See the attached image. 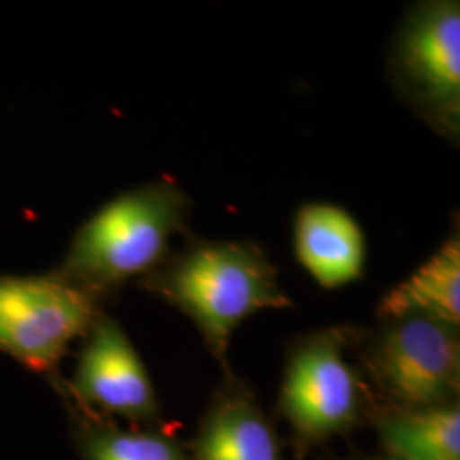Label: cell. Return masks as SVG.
Masks as SVG:
<instances>
[{"mask_svg":"<svg viewBox=\"0 0 460 460\" xmlns=\"http://www.w3.org/2000/svg\"><path fill=\"white\" fill-rule=\"evenodd\" d=\"M142 285L197 326L226 376L230 340L241 323L261 311L292 307L275 264L254 241L190 237Z\"/></svg>","mask_w":460,"mask_h":460,"instance_id":"6da1fadb","label":"cell"},{"mask_svg":"<svg viewBox=\"0 0 460 460\" xmlns=\"http://www.w3.org/2000/svg\"><path fill=\"white\" fill-rule=\"evenodd\" d=\"M190 214L191 199L169 180L123 191L84 222L53 273L96 298L108 296L164 263Z\"/></svg>","mask_w":460,"mask_h":460,"instance_id":"7a4b0ae2","label":"cell"},{"mask_svg":"<svg viewBox=\"0 0 460 460\" xmlns=\"http://www.w3.org/2000/svg\"><path fill=\"white\" fill-rule=\"evenodd\" d=\"M358 331L331 326L290 348L279 387V411L302 445L345 435L374 411L362 365L349 358Z\"/></svg>","mask_w":460,"mask_h":460,"instance_id":"3957f363","label":"cell"},{"mask_svg":"<svg viewBox=\"0 0 460 460\" xmlns=\"http://www.w3.org/2000/svg\"><path fill=\"white\" fill-rule=\"evenodd\" d=\"M397 96L433 132L460 140V4L423 0L408 9L387 51Z\"/></svg>","mask_w":460,"mask_h":460,"instance_id":"277c9868","label":"cell"},{"mask_svg":"<svg viewBox=\"0 0 460 460\" xmlns=\"http://www.w3.org/2000/svg\"><path fill=\"white\" fill-rule=\"evenodd\" d=\"M357 348L367 378L399 410L421 411L459 404V328L408 315L382 321Z\"/></svg>","mask_w":460,"mask_h":460,"instance_id":"5b68a950","label":"cell"},{"mask_svg":"<svg viewBox=\"0 0 460 460\" xmlns=\"http://www.w3.org/2000/svg\"><path fill=\"white\" fill-rule=\"evenodd\" d=\"M99 314V298L55 273L0 275V351L36 372L60 362Z\"/></svg>","mask_w":460,"mask_h":460,"instance_id":"8992f818","label":"cell"},{"mask_svg":"<svg viewBox=\"0 0 460 460\" xmlns=\"http://www.w3.org/2000/svg\"><path fill=\"white\" fill-rule=\"evenodd\" d=\"M74 391L85 406L133 423L154 425L161 418L146 365L123 328L102 313L85 336Z\"/></svg>","mask_w":460,"mask_h":460,"instance_id":"52a82bcc","label":"cell"},{"mask_svg":"<svg viewBox=\"0 0 460 460\" xmlns=\"http://www.w3.org/2000/svg\"><path fill=\"white\" fill-rule=\"evenodd\" d=\"M294 247L302 268L324 288L362 279L367 243L360 224L345 208L311 201L296 210Z\"/></svg>","mask_w":460,"mask_h":460,"instance_id":"ba28073f","label":"cell"},{"mask_svg":"<svg viewBox=\"0 0 460 460\" xmlns=\"http://www.w3.org/2000/svg\"><path fill=\"white\" fill-rule=\"evenodd\" d=\"M190 460H283L270 420L252 393L232 376L205 412Z\"/></svg>","mask_w":460,"mask_h":460,"instance_id":"9c48e42d","label":"cell"},{"mask_svg":"<svg viewBox=\"0 0 460 460\" xmlns=\"http://www.w3.org/2000/svg\"><path fill=\"white\" fill-rule=\"evenodd\" d=\"M382 321L408 315L428 317L460 326L459 229L404 281L382 296L377 307Z\"/></svg>","mask_w":460,"mask_h":460,"instance_id":"30bf717a","label":"cell"},{"mask_svg":"<svg viewBox=\"0 0 460 460\" xmlns=\"http://www.w3.org/2000/svg\"><path fill=\"white\" fill-rule=\"evenodd\" d=\"M380 444L397 460H460L459 404L408 411L393 406L370 414Z\"/></svg>","mask_w":460,"mask_h":460,"instance_id":"8fae6325","label":"cell"},{"mask_svg":"<svg viewBox=\"0 0 460 460\" xmlns=\"http://www.w3.org/2000/svg\"><path fill=\"white\" fill-rule=\"evenodd\" d=\"M85 460H190L180 442L159 431H127L111 425L84 428Z\"/></svg>","mask_w":460,"mask_h":460,"instance_id":"7c38bea8","label":"cell"},{"mask_svg":"<svg viewBox=\"0 0 460 460\" xmlns=\"http://www.w3.org/2000/svg\"><path fill=\"white\" fill-rule=\"evenodd\" d=\"M368 460H397L394 457H382V459H368Z\"/></svg>","mask_w":460,"mask_h":460,"instance_id":"4fadbf2b","label":"cell"}]
</instances>
